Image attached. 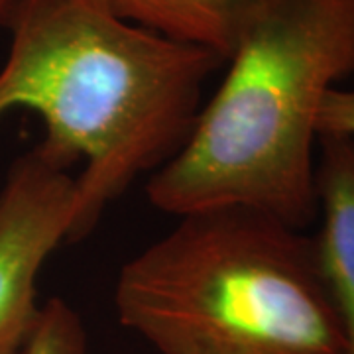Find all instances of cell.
<instances>
[{
	"label": "cell",
	"mask_w": 354,
	"mask_h": 354,
	"mask_svg": "<svg viewBox=\"0 0 354 354\" xmlns=\"http://www.w3.org/2000/svg\"><path fill=\"white\" fill-rule=\"evenodd\" d=\"M0 67V118L26 109L44 120L39 144L75 176L67 242L85 241L142 174L187 144L207 79L225 62L128 24L93 0H16Z\"/></svg>",
	"instance_id": "1"
},
{
	"label": "cell",
	"mask_w": 354,
	"mask_h": 354,
	"mask_svg": "<svg viewBox=\"0 0 354 354\" xmlns=\"http://www.w3.org/2000/svg\"><path fill=\"white\" fill-rule=\"evenodd\" d=\"M225 65L148 199L176 216L250 207L301 230L317 216L321 106L354 73V0H262Z\"/></svg>",
	"instance_id": "2"
},
{
	"label": "cell",
	"mask_w": 354,
	"mask_h": 354,
	"mask_svg": "<svg viewBox=\"0 0 354 354\" xmlns=\"http://www.w3.org/2000/svg\"><path fill=\"white\" fill-rule=\"evenodd\" d=\"M122 327L160 354H346L313 236L250 207H216L122 266Z\"/></svg>",
	"instance_id": "3"
},
{
	"label": "cell",
	"mask_w": 354,
	"mask_h": 354,
	"mask_svg": "<svg viewBox=\"0 0 354 354\" xmlns=\"http://www.w3.org/2000/svg\"><path fill=\"white\" fill-rule=\"evenodd\" d=\"M71 169L38 144L14 160L0 189V354L24 353L38 323L39 272L75 213Z\"/></svg>",
	"instance_id": "4"
},
{
	"label": "cell",
	"mask_w": 354,
	"mask_h": 354,
	"mask_svg": "<svg viewBox=\"0 0 354 354\" xmlns=\"http://www.w3.org/2000/svg\"><path fill=\"white\" fill-rule=\"evenodd\" d=\"M317 148V213L323 223L313 239L341 317L346 354H354V136L319 134Z\"/></svg>",
	"instance_id": "5"
},
{
	"label": "cell",
	"mask_w": 354,
	"mask_h": 354,
	"mask_svg": "<svg viewBox=\"0 0 354 354\" xmlns=\"http://www.w3.org/2000/svg\"><path fill=\"white\" fill-rule=\"evenodd\" d=\"M128 24L213 51L225 64L262 0H93Z\"/></svg>",
	"instance_id": "6"
},
{
	"label": "cell",
	"mask_w": 354,
	"mask_h": 354,
	"mask_svg": "<svg viewBox=\"0 0 354 354\" xmlns=\"http://www.w3.org/2000/svg\"><path fill=\"white\" fill-rule=\"evenodd\" d=\"M22 354H88L87 333L79 313L59 297L44 301Z\"/></svg>",
	"instance_id": "7"
},
{
	"label": "cell",
	"mask_w": 354,
	"mask_h": 354,
	"mask_svg": "<svg viewBox=\"0 0 354 354\" xmlns=\"http://www.w3.org/2000/svg\"><path fill=\"white\" fill-rule=\"evenodd\" d=\"M319 134L354 136V91L333 88L327 93L319 113Z\"/></svg>",
	"instance_id": "8"
},
{
	"label": "cell",
	"mask_w": 354,
	"mask_h": 354,
	"mask_svg": "<svg viewBox=\"0 0 354 354\" xmlns=\"http://www.w3.org/2000/svg\"><path fill=\"white\" fill-rule=\"evenodd\" d=\"M16 0H0V26L4 24V20H6V14L8 10L12 8V4Z\"/></svg>",
	"instance_id": "9"
}]
</instances>
